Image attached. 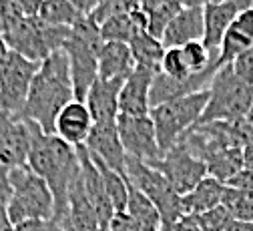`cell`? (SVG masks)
Here are the masks:
<instances>
[{
  "mask_svg": "<svg viewBox=\"0 0 253 231\" xmlns=\"http://www.w3.org/2000/svg\"><path fill=\"white\" fill-rule=\"evenodd\" d=\"M193 219H195V223H197V227L201 231H225L227 225L233 221V217L229 215V211L223 205L213 207V209H209V211H205L201 215H195Z\"/></svg>",
  "mask_w": 253,
  "mask_h": 231,
  "instance_id": "obj_33",
  "label": "cell"
},
{
  "mask_svg": "<svg viewBox=\"0 0 253 231\" xmlns=\"http://www.w3.org/2000/svg\"><path fill=\"white\" fill-rule=\"evenodd\" d=\"M99 231H109V227H101V229H99Z\"/></svg>",
  "mask_w": 253,
  "mask_h": 231,
  "instance_id": "obj_51",
  "label": "cell"
},
{
  "mask_svg": "<svg viewBox=\"0 0 253 231\" xmlns=\"http://www.w3.org/2000/svg\"><path fill=\"white\" fill-rule=\"evenodd\" d=\"M223 191H225V183H221L213 177H205L193 191H189L187 195H183V211L185 215H201L213 207L221 205L223 199Z\"/></svg>",
  "mask_w": 253,
  "mask_h": 231,
  "instance_id": "obj_24",
  "label": "cell"
},
{
  "mask_svg": "<svg viewBox=\"0 0 253 231\" xmlns=\"http://www.w3.org/2000/svg\"><path fill=\"white\" fill-rule=\"evenodd\" d=\"M69 37H71V28L50 26L39 20L37 16H24L4 35V43L10 52H16L41 64L52 52L65 46Z\"/></svg>",
  "mask_w": 253,
  "mask_h": 231,
  "instance_id": "obj_7",
  "label": "cell"
},
{
  "mask_svg": "<svg viewBox=\"0 0 253 231\" xmlns=\"http://www.w3.org/2000/svg\"><path fill=\"white\" fill-rule=\"evenodd\" d=\"M109 231H143V229L129 213L123 211V213H115V217L109 223Z\"/></svg>",
  "mask_w": 253,
  "mask_h": 231,
  "instance_id": "obj_38",
  "label": "cell"
},
{
  "mask_svg": "<svg viewBox=\"0 0 253 231\" xmlns=\"http://www.w3.org/2000/svg\"><path fill=\"white\" fill-rule=\"evenodd\" d=\"M117 129L119 137L125 147V153L139 159L147 165H153L163 159V151L157 141L155 125L151 117H129V115H119L117 117Z\"/></svg>",
  "mask_w": 253,
  "mask_h": 231,
  "instance_id": "obj_12",
  "label": "cell"
},
{
  "mask_svg": "<svg viewBox=\"0 0 253 231\" xmlns=\"http://www.w3.org/2000/svg\"><path fill=\"white\" fill-rule=\"evenodd\" d=\"M30 121L12 119L0 109V197H10L8 175L12 169L22 167L28 161L30 151Z\"/></svg>",
  "mask_w": 253,
  "mask_h": 231,
  "instance_id": "obj_10",
  "label": "cell"
},
{
  "mask_svg": "<svg viewBox=\"0 0 253 231\" xmlns=\"http://www.w3.org/2000/svg\"><path fill=\"white\" fill-rule=\"evenodd\" d=\"M169 231H201L199 227H197V223H195V219L193 217H189V215H185L181 221H177Z\"/></svg>",
  "mask_w": 253,
  "mask_h": 231,
  "instance_id": "obj_43",
  "label": "cell"
},
{
  "mask_svg": "<svg viewBox=\"0 0 253 231\" xmlns=\"http://www.w3.org/2000/svg\"><path fill=\"white\" fill-rule=\"evenodd\" d=\"M123 79L107 81L97 77L92 87L86 92L84 103L92 115L94 123H115L117 117L121 115L119 111V94L123 89Z\"/></svg>",
  "mask_w": 253,
  "mask_h": 231,
  "instance_id": "obj_19",
  "label": "cell"
},
{
  "mask_svg": "<svg viewBox=\"0 0 253 231\" xmlns=\"http://www.w3.org/2000/svg\"><path fill=\"white\" fill-rule=\"evenodd\" d=\"M125 175L159 209L161 219H163V231H169L177 221L185 217L181 195L171 187V183L165 179L161 171H157L151 165L126 155Z\"/></svg>",
  "mask_w": 253,
  "mask_h": 231,
  "instance_id": "obj_8",
  "label": "cell"
},
{
  "mask_svg": "<svg viewBox=\"0 0 253 231\" xmlns=\"http://www.w3.org/2000/svg\"><path fill=\"white\" fill-rule=\"evenodd\" d=\"M153 167L165 175V179L181 197L187 195L189 191H193L205 177H209L207 165L189 153L185 143H179L173 149H169L163 155V159L157 161Z\"/></svg>",
  "mask_w": 253,
  "mask_h": 231,
  "instance_id": "obj_11",
  "label": "cell"
},
{
  "mask_svg": "<svg viewBox=\"0 0 253 231\" xmlns=\"http://www.w3.org/2000/svg\"><path fill=\"white\" fill-rule=\"evenodd\" d=\"M183 10V6L177 2V0H169L165 4H159L151 10H145L147 12V30L155 39H163L167 26L171 24V20Z\"/></svg>",
  "mask_w": 253,
  "mask_h": 231,
  "instance_id": "obj_31",
  "label": "cell"
},
{
  "mask_svg": "<svg viewBox=\"0 0 253 231\" xmlns=\"http://www.w3.org/2000/svg\"><path fill=\"white\" fill-rule=\"evenodd\" d=\"M165 2H169V0H141V8L143 10H151V8L159 6V4H165Z\"/></svg>",
  "mask_w": 253,
  "mask_h": 231,
  "instance_id": "obj_47",
  "label": "cell"
},
{
  "mask_svg": "<svg viewBox=\"0 0 253 231\" xmlns=\"http://www.w3.org/2000/svg\"><path fill=\"white\" fill-rule=\"evenodd\" d=\"M157 71L137 67L125 79L119 94V111L129 117H147L151 113V89Z\"/></svg>",
  "mask_w": 253,
  "mask_h": 231,
  "instance_id": "obj_15",
  "label": "cell"
},
{
  "mask_svg": "<svg viewBox=\"0 0 253 231\" xmlns=\"http://www.w3.org/2000/svg\"><path fill=\"white\" fill-rule=\"evenodd\" d=\"M221 205L237 221H253V193L251 191H243V189L225 185Z\"/></svg>",
  "mask_w": 253,
  "mask_h": 231,
  "instance_id": "obj_30",
  "label": "cell"
},
{
  "mask_svg": "<svg viewBox=\"0 0 253 231\" xmlns=\"http://www.w3.org/2000/svg\"><path fill=\"white\" fill-rule=\"evenodd\" d=\"M243 169L253 171V143L243 149Z\"/></svg>",
  "mask_w": 253,
  "mask_h": 231,
  "instance_id": "obj_46",
  "label": "cell"
},
{
  "mask_svg": "<svg viewBox=\"0 0 253 231\" xmlns=\"http://www.w3.org/2000/svg\"><path fill=\"white\" fill-rule=\"evenodd\" d=\"M207 175L221 181L229 183L241 169H243V149H225L211 155L207 161Z\"/></svg>",
  "mask_w": 253,
  "mask_h": 231,
  "instance_id": "obj_27",
  "label": "cell"
},
{
  "mask_svg": "<svg viewBox=\"0 0 253 231\" xmlns=\"http://www.w3.org/2000/svg\"><path fill=\"white\" fill-rule=\"evenodd\" d=\"M62 229H65V231H75L73 227H69V225H62Z\"/></svg>",
  "mask_w": 253,
  "mask_h": 231,
  "instance_id": "obj_50",
  "label": "cell"
},
{
  "mask_svg": "<svg viewBox=\"0 0 253 231\" xmlns=\"http://www.w3.org/2000/svg\"><path fill=\"white\" fill-rule=\"evenodd\" d=\"M16 4L24 16H37L41 10L42 0H16Z\"/></svg>",
  "mask_w": 253,
  "mask_h": 231,
  "instance_id": "obj_40",
  "label": "cell"
},
{
  "mask_svg": "<svg viewBox=\"0 0 253 231\" xmlns=\"http://www.w3.org/2000/svg\"><path fill=\"white\" fill-rule=\"evenodd\" d=\"M62 225H69L75 231H99L101 229L99 215L86 197L81 173L69 191V217Z\"/></svg>",
  "mask_w": 253,
  "mask_h": 231,
  "instance_id": "obj_21",
  "label": "cell"
},
{
  "mask_svg": "<svg viewBox=\"0 0 253 231\" xmlns=\"http://www.w3.org/2000/svg\"><path fill=\"white\" fill-rule=\"evenodd\" d=\"M177 2H179L183 8H195V6H201V8H205L207 4L215 2V0H177Z\"/></svg>",
  "mask_w": 253,
  "mask_h": 231,
  "instance_id": "obj_45",
  "label": "cell"
},
{
  "mask_svg": "<svg viewBox=\"0 0 253 231\" xmlns=\"http://www.w3.org/2000/svg\"><path fill=\"white\" fill-rule=\"evenodd\" d=\"M247 8H253V0H215V2L207 4L203 8V18H205L203 45L211 52H219L221 41H223L227 28Z\"/></svg>",
  "mask_w": 253,
  "mask_h": 231,
  "instance_id": "obj_13",
  "label": "cell"
},
{
  "mask_svg": "<svg viewBox=\"0 0 253 231\" xmlns=\"http://www.w3.org/2000/svg\"><path fill=\"white\" fill-rule=\"evenodd\" d=\"M253 105V87L241 81L233 67L219 69L209 85V103L197 125L215 121H237L245 119Z\"/></svg>",
  "mask_w": 253,
  "mask_h": 231,
  "instance_id": "obj_6",
  "label": "cell"
},
{
  "mask_svg": "<svg viewBox=\"0 0 253 231\" xmlns=\"http://www.w3.org/2000/svg\"><path fill=\"white\" fill-rule=\"evenodd\" d=\"M126 213H129L143 231H163L161 213L153 205V201L145 193H141L129 181V203H126Z\"/></svg>",
  "mask_w": 253,
  "mask_h": 231,
  "instance_id": "obj_25",
  "label": "cell"
},
{
  "mask_svg": "<svg viewBox=\"0 0 253 231\" xmlns=\"http://www.w3.org/2000/svg\"><path fill=\"white\" fill-rule=\"evenodd\" d=\"M137 69L131 46L126 43H105L99 56V77L107 81L126 79Z\"/></svg>",
  "mask_w": 253,
  "mask_h": 231,
  "instance_id": "obj_22",
  "label": "cell"
},
{
  "mask_svg": "<svg viewBox=\"0 0 253 231\" xmlns=\"http://www.w3.org/2000/svg\"><path fill=\"white\" fill-rule=\"evenodd\" d=\"M69 2H73L83 14H92L101 4V0H69Z\"/></svg>",
  "mask_w": 253,
  "mask_h": 231,
  "instance_id": "obj_42",
  "label": "cell"
},
{
  "mask_svg": "<svg viewBox=\"0 0 253 231\" xmlns=\"http://www.w3.org/2000/svg\"><path fill=\"white\" fill-rule=\"evenodd\" d=\"M103 45L105 41L101 35V24L94 20L92 14H83L79 22L71 28V37L62 46V50L69 56L77 101L84 103L88 89L99 77V56Z\"/></svg>",
  "mask_w": 253,
  "mask_h": 231,
  "instance_id": "obj_3",
  "label": "cell"
},
{
  "mask_svg": "<svg viewBox=\"0 0 253 231\" xmlns=\"http://www.w3.org/2000/svg\"><path fill=\"white\" fill-rule=\"evenodd\" d=\"M79 151V161H81V175H83V185H84V191H86V197L88 201L92 203L94 211L99 215V221H101V227H109L111 219L115 217V207L111 203V197L105 189V181L97 169V165L90 159L88 151L83 147H77Z\"/></svg>",
  "mask_w": 253,
  "mask_h": 231,
  "instance_id": "obj_16",
  "label": "cell"
},
{
  "mask_svg": "<svg viewBox=\"0 0 253 231\" xmlns=\"http://www.w3.org/2000/svg\"><path fill=\"white\" fill-rule=\"evenodd\" d=\"M251 46H253V8H247L233 20V24L225 32L223 41H221L219 56L215 62L217 71L233 64Z\"/></svg>",
  "mask_w": 253,
  "mask_h": 231,
  "instance_id": "obj_18",
  "label": "cell"
},
{
  "mask_svg": "<svg viewBox=\"0 0 253 231\" xmlns=\"http://www.w3.org/2000/svg\"><path fill=\"white\" fill-rule=\"evenodd\" d=\"M207 103H209V89L151 109L149 117L155 125L157 141H159L163 155L175 145H179L189 131L197 127L199 119L207 109Z\"/></svg>",
  "mask_w": 253,
  "mask_h": 231,
  "instance_id": "obj_5",
  "label": "cell"
},
{
  "mask_svg": "<svg viewBox=\"0 0 253 231\" xmlns=\"http://www.w3.org/2000/svg\"><path fill=\"white\" fill-rule=\"evenodd\" d=\"M84 149L94 157L103 161L107 167L113 171L125 175V163H126V153L119 137L117 121L115 123H94L90 135L84 143Z\"/></svg>",
  "mask_w": 253,
  "mask_h": 231,
  "instance_id": "obj_14",
  "label": "cell"
},
{
  "mask_svg": "<svg viewBox=\"0 0 253 231\" xmlns=\"http://www.w3.org/2000/svg\"><path fill=\"white\" fill-rule=\"evenodd\" d=\"M159 71L163 75H167L173 81H187L193 73H189V69L185 67V60L181 54V48H165V56L161 60Z\"/></svg>",
  "mask_w": 253,
  "mask_h": 231,
  "instance_id": "obj_32",
  "label": "cell"
},
{
  "mask_svg": "<svg viewBox=\"0 0 253 231\" xmlns=\"http://www.w3.org/2000/svg\"><path fill=\"white\" fill-rule=\"evenodd\" d=\"M81 16L83 12L69 0H42L41 10L37 14L39 20L60 28H73Z\"/></svg>",
  "mask_w": 253,
  "mask_h": 231,
  "instance_id": "obj_28",
  "label": "cell"
},
{
  "mask_svg": "<svg viewBox=\"0 0 253 231\" xmlns=\"http://www.w3.org/2000/svg\"><path fill=\"white\" fill-rule=\"evenodd\" d=\"M8 46H6V43H4V37L0 35V64H2L4 60H6V56H8Z\"/></svg>",
  "mask_w": 253,
  "mask_h": 231,
  "instance_id": "obj_48",
  "label": "cell"
},
{
  "mask_svg": "<svg viewBox=\"0 0 253 231\" xmlns=\"http://www.w3.org/2000/svg\"><path fill=\"white\" fill-rule=\"evenodd\" d=\"M14 231H65V229L54 219H33V221L14 225Z\"/></svg>",
  "mask_w": 253,
  "mask_h": 231,
  "instance_id": "obj_37",
  "label": "cell"
},
{
  "mask_svg": "<svg viewBox=\"0 0 253 231\" xmlns=\"http://www.w3.org/2000/svg\"><path fill=\"white\" fill-rule=\"evenodd\" d=\"M39 69V62L16 52H8L6 60L0 64V109L12 119H22L26 98Z\"/></svg>",
  "mask_w": 253,
  "mask_h": 231,
  "instance_id": "obj_9",
  "label": "cell"
},
{
  "mask_svg": "<svg viewBox=\"0 0 253 231\" xmlns=\"http://www.w3.org/2000/svg\"><path fill=\"white\" fill-rule=\"evenodd\" d=\"M0 231H14V223L10 221L6 211V199L2 197H0Z\"/></svg>",
  "mask_w": 253,
  "mask_h": 231,
  "instance_id": "obj_41",
  "label": "cell"
},
{
  "mask_svg": "<svg viewBox=\"0 0 253 231\" xmlns=\"http://www.w3.org/2000/svg\"><path fill=\"white\" fill-rule=\"evenodd\" d=\"M30 151L26 165L46 181L54 197V221L65 223L69 217V191L81 173L77 147L65 143L56 135H48L30 121Z\"/></svg>",
  "mask_w": 253,
  "mask_h": 231,
  "instance_id": "obj_1",
  "label": "cell"
},
{
  "mask_svg": "<svg viewBox=\"0 0 253 231\" xmlns=\"http://www.w3.org/2000/svg\"><path fill=\"white\" fill-rule=\"evenodd\" d=\"M141 30H147V12L143 8L133 12L113 14L101 22V35L105 43H126Z\"/></svg>",
  "mask_w": 253,
  "mask_h": 231,
  "instance_id": "obj_23",
  "label": "cell"
},
{
  "mask_svg": "<svg viewBox=\"0 0 253 231\" xmlns=\"http://www.w3.org/2000/svg\"><path fill=\"white\" fill-rule=\"evenodd\" d=\"M22 18H24V14L20 12L16 0H0V35L4 37L6 32Z\"/></svg>",
  "mask_w": 253,
  "mask_h": 231,
  "instance_id": "obj_35",
  "label": "cell"
},
{
  "mask_svg": "<svg viewBox=\"0 0 253 231\" xmlns=\"http://www.w3.org/2000/svg\"><path fill=\"white\" fill-rule=\"evenodd\" d=\"M225 231H253V221H237L233 219Z\"/></svg>",
  "mask_w": 253,
  "mask_h": 231,
  "instance_id": "obj_44",
  "label": "cell"
},
{
  "mask_svg": "<svg viewBox=\"0 0 253 231\" xmlns=\"http://www.w3.org/2000/svg\"><path fill=\"white\" fill-rule=\"evenodd\" d=\"M205 35V18L203 8H183L167 26L165 35L161 39L165 48H181L189 43L203 41Z\"/></svg>",
  "mask_w": 253,
  "mask_h": 231,
  "instance_id": "obj_20",
  "label": "cell"
},
{
  "mask_svg": "<svg viewBox=\"0 0 253 231\" xmlns=\"http://www.w3.org/2000/svg\"><path fill=\"white\" fill-rule=\"evenodd\" d=\"M94 127L92 115L83 101H71L56 117L54 135L73 147H83Z\"/></svg>",
  "mask_w": 253,
  "mask_h": 231,
  "instance_id": "obj_17",
  "label": "cell"
},
{
  "mask_svg": "<svg viewBox=\"0 0 253 231\" xmlns=\"http://www.w3.org/2000/svg\"><path fill=\"white\" fill-rule=\"evenodd\" d=\"M245 119H247V123H249V125H251V129H253V105H251V109H249V113H247V117H245Z\"/></svg>",
  "mask_w": 253,
  "mask_h": 231,
  "instance_id": "obj_49",
  "label": "cell"
},
{
  "mask_svg": "<svg viewBox=\"0 0 253 231\" xmlns=\"http://www.w3.org/2000/svg\"><path fill=\"white\" fill-rule=\"evenodd\" d=\"M227 185L229 187H235V189H243V191H251L253 193V171L241 169Z\"/></svg>",
  "mask_w": 253,
  "mask_h": 231,
  "instance_id": "obj_39",
  "label": "cell"
},
{
  "mask_svg": "<svg viewBox=\"0 0 253 231\" xmlns=\"http://www.w3.org/2000/svg\"><path fill=\"white\" fill-rule=\"evenodd\" d=\"M10 197L6 203L8 217L14 225L33 219H54V197L42 177L28 165L16 167L8 175Z\"/></svg>",
  "mask_w": 253,
  "mask_h": 231,
  "instance_id": "obj_4",
  "label": "cell"
},
{
  "mask_svg": "<svg viewBox=\"0 0 253 231\" xmlns=\"http://www.w3.org/2000/svg\"><path fill=\"white\" fill-rule=\"evenodd\" d=\"M133 58L137 62V67H145V69H153L159 71L161 60L165 56V46L159 39H155L149 30H141L133 37V41L129 43Z\"/></svg>",
  "mask_w": 253,
  "mask_h": 231,
  "instance_id": "obj_26",
  "label": "cell"
},
{
  "mask_svg": "<svg viewBox=\"0 0 253 231\" xmlns=\"http://www.w3.org/2000/svg\"><path fill=\"white\" fill-rule=\"evenodd\" d=\"M233 73L241 79V81H245L247 85H251L253 87V46L245 52V54H241L233 64Z\"/></svg>",
  "mask_w": 253,
  "mask_h": 231,
  "instance_id": "obj_36",
  "label": "cell"
},
{
  "mask_svg": "<svg viewBox=\"0 0 253 231\" xmlns=\"http://www.w3.org/2000/svg\"><path fill=\"white\" fill-rule=\"evenodd\" d=\"M71 101H75L71 64L67 52L60 48L41 62L26 98L22 119L37 123L44 133L54 135L56 117Z\"/></svg>",
  "mask_w": 253,
  "mask_h": 231,
  "instance_id": "obj_2",
  "label": "cell"
},
{
  "mask_svg": "<svg viewBox=\"0 0 253 231\" xmlns=\"http://www.w3.org/2000/svg\"><path fill=\"white\" fill-rule=\"evenodd\" d=\"M90 155V153H88ZM90 159L94 161V165H97V169L105 181V189L111 197V203L115 207L117 213H123L126 211V203H129V179H126V175H121L117 171H113L111 167H107V165L99 159H94L90 155Z\"/></svg>",
  "mask_w": 253,
  "mask_h": 231,
  "instance_id": "obj_29",
  "label": "cell"
},
{
  "mask_svg": "<svg viewBox=\"0 0 253 231\" xmlns=\"http://www.w3.org/2000/svg\"><path fill=\"white\" fill-rule=\"evenodd\" d=\"M141 8V0H101V4L97 6V10L92 12L94 20L99 24L113 16V14H123V12H133Z\"/></svg>",
  "mask_w": 253,
  "mask_h": 231,
  "instance_id": "obj_34",
  "label": "cell"
}]
</instances>
